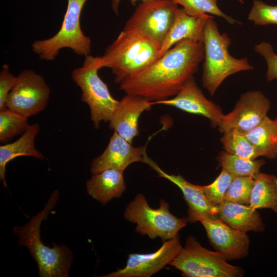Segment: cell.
<instances>
[{"label":"cell","mask_w":277,"mask_h":277,"mask_svg":"<svg viewBox=\"0 0 277 277\" xmlns=\"http://www.w3.org/2000/svg\"><path fill=\"white\" fill-rule=\"evenodd\" d=\"M204 59L203 42L181 41L148 68L121 83L120 89L153 102L171 98L193 77Z\"/></svg>","instance_id":"1"},{"label":"cell","mask_w":277,"mask_h":277,"mask_svg":"<svg viewBox=\"0 0 277 277\" xmlns=\"http://www.w3.org/2000/svg\"><path fill=\"white\" fill-rule=\"evenodd\" d=\"M161 46L139 33L123 30L106 49L96 57L100 69L109 68L114 82L120 84L143 71L160 57Z\"/></svg>","instance_id":"2"},{"label":"cell","mask_w":277,"mask_h":277,"mask_svg":"<svg viewBox=\"0 0 277 277\" xmlns=\"http://www.w3.org/2000/svg\"><path fill=\"white\" fill-rule=\"evenodd\" d=\"M59 197L58 191L54 190L43 210L32 216L26 224L13 228L18 245L26 247L36 262L40 277L69 276L73 261V252L68 247L53 243V247H50L41 240L42 222L54 209Z\"/></svg>","instance_id":"3"},{"label":"cell","mask_w":277,"mask_h":277,"mask_svg":"<svg viewBox=\"0 0 277 277\" xmlns=\"http://www.w3.org/2000/svg\"><path fill=\"white\" fill-rule=\"evenodd\" d=\"M212 16L207 19L203 32L204 62L203 87L213 95L228 76L243 71L252 70L247 58H236L228 51L231 40L227 34L219 32Z\"/></svg>","instance_id":"4"},{"label":"cell","mask_w":277,"mask_h":277,"mask_svg":"<svg viewBox=\"0 0 277 277\" xmlns=\"http://www.w3.org/2000/svg\"><path fill=\"white\" fill-rule=\"evenodd\" d=\"M87 0H67V9L58 31L50 38L35 41L32 49L43 60L53 61L59 51L69 48L80 56L90 55V38L83 32L81 15Z\"/></svg>","instance_id":"5"},{"label":"cell","mask_w":277,"mask_h":277,"mask_svg":"<svg viewBox=\"0 0 277 277\" xmlns=\"http://www.w3.org/2000/svg\"><path fill=\"white\" fill-rule=\"evenodd\" d=\"M124 216L136 224L137 233L151 239L160 238L163 242L178 235L188 222L187 217L179 218L172 214L169 204L163 200H160L159 208H151L142 193L127 205Z\"/></svg>","instance_id":"6"},{"label":"cell","mask_w":277,"mask_h":277,"mask_svg":"<svg viewBox=\"0 0 277 277\" xmlns=\"http://www.w3.org/2000/svg\"><path fill=\"white\" fill-rule=\"evenodd\" d=\"M169 265L188 277H239L244 273L241 267L228 263L218 251L203 247L192 236L187 238L185 247Z\"/></svg>","instance_id":"7"},{"label":"cell","mask_w":277,"mask_h":277,"mask_svg":"<svg viewBox=\"0 0 277 277\" xmlns=\"http://www.w3.org/2000/svg\"><path fill=\"white\" fill-rule=\"evenodd\" d=\"M81 67L71 73L72 78L82 91L81 100L89 107L91 120L95 128L101 122H109L119 101L111 94L108 86L98 74L96 57H85Z\"/></svg>","instance_id":"8"},{"label":"cell","mask_w":277,"mask_h":277,"mask_svg":"<svg viewBox=\"0 0 277 277\" xmlns=\"http://www.w3.org/2000/svg\"><path fill=\"white\" fill-rule=\"evenodd\" d=\"M178 9L173 0L141 2L126 22L124 30L141 33L162 46Z\"/></svg>","instance_id":"9"},{"label":"cell","mask_w":277,"mask_h":277,"mask_svg":"<svg viewBox=\"0 0 277 277\" xmlns=\"http://www.w3.org/2000/svg\"><path fill=\"white\" fill-rule=\"evenodd\" d=\"M50 94V89L42 75L25 70L17 76L7 98V108L29 117L45 109Z\"/></svg>","instance_id":"10"},{"label":"cell","mask_w":277,"mask_h":277,"mask_svg":"<svg viewBox=\"0 0 277 277\" xmlns=\"http://www.w3.org/2000/svg\"><path fill=\"white\" fill-rule=\"evenodd\" d=\"M270 107L269 100L261 91H247L241 95L233 109L224 115L219 130L222 133L234 130L245 134L263 121Z\"/></svg>","instance_id":"11"},{"label":"cell","mask_w":277,"mask_h":277,"mask_svg":"<svg viewBox=\"0 0 277 277\" xmlns=\"http://www.w3.org/2000/svg\"><path fill=\"white\" fill-rule=\"evenodd\" d=\"M181 245L179 234L163 242L156 251L149 253H131L126 266L104 277H149L157 272L180 252Z\"/></svg>","instance_id":"12"},{"label":"cell","mask_w":277,"mask_h":277,"mask_svg":"<svg viewBox=\"0 0 277 277\" xmlns=\"http://www.w3.org/2000/svg\"><path fill=\"white\" fill-rule=\"evenodd\" d=\"M210 243L227 260L242 259L248 253L250 240L246 232L234 229L218 217L202 219Z\"/></svg>","instance_id":"13"},{"label":"cell","mask_w":277,"mask_h":277,"mask_svg":"<svg viewBox=\"0 0 277 277\" xmlns=\"http://www.w3.org/2000/svg\"><path fill=\"white\" fill-rule=\"evenodd\" d=\"M154 104L170 106L191 114L202 115L210 121L213 127H219L225 115L220 106L204 95L193 77L175 96L154 102Z\"/></svg>","instance_id":"14"},{"label":"cell","mask_w":277,"mask_h":277,"mask_svg":"<svg viewBox=\"0 0 277 277\" xmlns=\"http://www.w3.org/2000/svg\"><path fill=\"white\" fill-rule=\"evenodd\" d=\"M146 154V146L134 147L113 131L105 150L93 160L90 171L92 174L111 169L124 171L133 163H143Z\"/></svg>","instance_id":"15"},{"label":"cell","mask_w":277,"mask_h":277,"mask_svg":"<svg viewBox=\"0 0 277 277\" xmlns=\"http://www.w3.org/2000/svg\"><path fill=\"white\" fill-rule=\"evenodd\" d=\"M143 163L149 165L160 177L168 180L181 189L188 206V222L194 223L202 219L217 217V207L213 206L209 203L202 191L201 185L192 184L180 175L166 173L147 155L145 156Z\"/></svg>","instance_id":"16"},{"label":"cell","mask_w":277,"mask_h":277,"mask_svg":"<svg viewBox=\"0 0 277 277\" xmlns=\"http://www.w3.org/2000/svg\"><path fill=\"white\" fill-rule=\"evenodd\" d=\"M154 102L137 95H126L118 102L109 127L132 143L138 135V120L142 113L151 109Z\"/></svg>","instance_id":"17"},{"label":"cell","mask_w":277,"mask_h":277,"mask_svg":"<svg viewBox=\"0 0 277 277\" xmlns=\"http://www.w3.org/2000/svg\"><path fill=\"white\" fill-rule=\"evenodd\" d=\"M210 15L201 17L188 15L183 8H179L175 19L160 49V57L177 43L184 39L203 42L205 25Z\"/></svg>","instance_id":"18"},{"label":"cell","mask_w":277,"mask_h":277,"mask_svg":"<svg viewBox=\"0 0 277 277\" xmlns=\"http://www.w3.org/2000/svg\"><path fill=\"white\" fill-rule=\"evenodd\" d=\"M217 216L240 231L262 232L265 225L260 214L250 205L224 201L217 206Z\"/></svg>","instance_id":"19"},{"label":"cell","mask_w":277,"mask_h":277,"mask_svg":"<svg viewBox=\"0 0 277 277\" xmlns=\"http://www.w3.org/2000/svg\"><path fill=\"white\" fill-rule=\"evenodd\" d=\"M38 123L29 125L26 131L15 142L0 146V179L7 187L6 169L7 163L16 157L26 156L45 159L44 155L35 148V139L39 132Z\"/></svg>","instance_id":"20"},{"label":"cell","mask_w":277,"mask_h":277,"mask_svg":"<svg viewBox=\"0 0 277 277\" xmlns=\"http://www.w3.org/2000/svg\"><path fill=\"white\" fill-rule=\"evenodd\" d=\"M123 173L124 171L111 169L93 174L86 183L88 194L103 205L121 197L126 189Z\"/></svg>","instance_id":"21"},{"label":"cell","mask_w":277,"mask_h":277,"mask_svg":"<svg viewBox=\"0 0 277 277\" xmlns=\"http://www.w3.org/2000/svg\"><path fill=\"white\" fill-rule=\"evenodd\" d=\"M260 156L269 159L277 157V118L267 116L254 128L244 134Z\"/></svg>","instance_id":"22"},{"label":"cell","mask_w":277,"mask_h":277,"mask_svg":"<svg viewBox=\"0 0 277 277\" xmlns=\"http://www.w3.org/2000/svg\"><path fill=\"white\" fill-rule=\"evenodd\" d=\"M249 205L255 209L267 208L277 213V177L260 173L254 179Z\"/></svg>","instance_id":"23"},{"label":"cell","mask_w":277,"mask_h":277,"mask_svg":"<svg viewBox=\"0 0 277 277\" xmlns=\"http://www.w3.org/2000/svg\"><path fill=\"white\" fill-rule=\"evenodd\" d=\"M222 169L235 177H251L255 179L265 164L264 160H250L222 151L216 158Z\"/></svg>","instance_id":"24"},{"label":"cell","mask_w":277,"mask_h":277,"mask_svg":"<svg viewBox=\"0 0 277 277\" xmlns=\"http://www.w3.org/2000/svg\"><path fill=\"white\" fill-rule=\"evenodd\" d=\"M28 118L8 108L0 110V142L6 143L23 134L29 126Z\"/></svg>","instance_id":"25"},{"label":"cell","mask_w":277,"mask_h":277,"mask_svg":"<svg viewBox=\"0 0 277 277\" xmlns=\"http://www.w3.org/2000/svg\"><path fill=\"white\" fill-rule=\"evenodd\" d=\"M220 141L224 150L230 153L250 160L260 156L245 135L236 130L224 133Z\"/></svg>","instance_id":"26"},{"label":"cell","mask_w":277,"mask_h":277,"mask_svg":"<svg viewBox=\"0 0 277 277\" xmlns=\"http://www.w3.org/2000/svg\"><path fill=\"white\" fill-rule=\"evenodd\" d=\"M177 5L183 7L189 15L201 17L207 13L222 17L230 24H241L224 13L218 7L217 0H173Z\"/></svg>","instance_id":"27"},{"label":"cell","mask_w":277,"mask_h":277,"mask_svg":"<svg viewBox=\"0 0 277 277\" xmlns=\"http://www.w3.org/2000/svg\"><path fill=\"white\" fill-rule=\"evenodd\" d=\"M234 177L222 169L220 174L212 183L201 186L202 191L212 205L217 207L224 202L226 193Z\"/></svg>","instance_id":"28"},{"label":"cell","mask_w":277,"mask_h":277,"mask_svg":"<svg viewBox=\"0 0 277 277\" xmlns=\"http://www.w3.org/2000/svg\"><path fill=\"white\" fill-rule=\"evenodd\" d=\"M254 179L251 177H235L225 196V201L249 205Z\"/></svg>","instance_id":"29"},{"label":"cell","mask_w":277,"mask_h":277,"mask_svg":"<svg viewBox=\"0 0 277 277\" xmlns=\"http://www.w3.org/2000/svg\"><path fill=\"white\" fill-rule=\"evenodd\" d=\"M248 18L255 25H277V5H269L262 1L254 0Z\"/></svg>","instance_id":"30"},{"label":"cell","mask_w":277,"mask_h":277,"mask_svg":"<svg viewBox=\"0 0 277 277\" xmlns=\"http://www.w3.org/2000/svg\"><path fill=\"white\" fill-rule=\"evenodd\" d=\"M255 51L262 56L265 60L267 70L266 78L268 82L277 78V54L273 50L271 44L263 41L254 47Z\"/></svg>","instance_id":"31"},{"label":"cell","mask_w":277,"mask_h":277,"mask_svg":"<svg viewBox=\"0 0 277 277\" xmlns=\"http://www.w3.org/2000/svg\"><path fill=\"white\" fill-rule=\"evenodd\" d=\"M16 80L17 76L10 72L9 66L4 64L0 72V110L7 108L8 95L14 87Z\"/></svg>","instance_id":"32"},{"label":"cell","mask_w":277,"mask_h":277,"mask_svg":"<svg viewBox=\"0 0 277 277\" xmlns=\"http://www.w3.org/2000/svg\"><path fill=\"white\" fill-rule=\"evenodd\" d=\"M122 0H111V8L113 12L116 14H118L119 5ZM145 2L151 0H130V2L133 6H135L137 1Z\"/></svg>","instance_id":"33"},{"label":"cell","mask_w":277,"mask_h":277,"mask_svg":"<svg viewBox=\"0 0 277 277\" xmlns=\"http://www.w3.org/2000/svg\"><path fill=\"white\" fill-rule=\"evenodd\" d=\"M238 1H239V2L240 3H241V4H243V3H244L243 0H238Z\"/></svg>","instance_id":"34"}]
</instances>
